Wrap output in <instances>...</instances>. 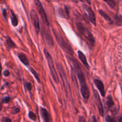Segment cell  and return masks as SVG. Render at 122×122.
I'll use <instances>...</instances> for the list:
<instances>
[{
    "instance_id": "18",
    "label": "cell",
    "mask_w": 122,
    "mask_h": 122,
    "mask_svg": "<svg viewBox=\"0 0 122 122\" xmlns=\"http://www.w3.org/2000/svg\"><path fill=\"white\" fill-rule=\"evenodd\" d=\"M106 104H107L108 108H110V107H112L114 105V101H113V98H112L111 96L108 97V98H107V101Z\"/></svg>"
},
{
    "instance_id": "7",
    "label": "cell",
    "mask_w": 122,
    "mask_h": 122,
    "mask_svg": "<svg viewBox=\"0 0 122 122\" xmlns=\"http://www.w3.org/2000/svg\"><path fill=\"white\" fill-rule=\"evenodd\" d=\"M57 69H58V71H59L61 78L62 79V82H63V85H64V88H65L66 92L67 93H68V91H70L69 90V89H70V87H69V83H68L67 79V76L66 75V73L65 71H64V69H63L61 64H59V63H58V64H57Z\"/></svg>"
},
{
    "instance_id": "19",
    "label": "cell",
    "mask_w": 122,
    "mask_h": 122,
    "mask_svg": "<svg viewBox=\"0 0 122 122\" xmlns=\"http://www.w3.org/2000/svg\"><path fill=\"white\" fill-rule=\"evenodd\" d=\"M106 3L108 4V5L112 8H114L116 5V3L114 0H104Z\"/></svg>"
},
{
    "instance_id": "13",
    "label": "cell",
    "mask_w": 122,
    "mask_h": 122,
    "mask_svg": "<svg viewBox=\"0 0 122 122\" xmlns=\"http://www.w3.org/2000/svg\"><path fill=\"white\" fill-rule=\"evenodd\" d=\"M41 114L42 117L45 122H50V116L48 112L45 108L41 107Z\"/></svg>"
},
{
    "instance_id": "4",
    "label": "cell",
    "mask_w": 122,
    "mask_h": 122,
    "mask_svg": "<svg viewBox=\"0 0 122 122\" xmlns=\"http://www.w3.org/2000/svg\"><path fill=\"white\" fill-rule=\"evenodd\" d=\"M44 54H45L46 60H47L48 64L49 69L50 70V73H51V76H52V79H54V81L56 83H58V82H59V78H58V75H57V73L56 71V69H55L54 64V61L52 60V57H51V55L50 54L48 51L46 49H44Z\"/></svg>"
},
{
    "instance_id": "36",
    "label": "cell",
    "mask_w": 122,
    "mask_h": 122,
    "mask_svg": "<svg viewBox=\"0 0 122 122\" xmlns=\"http://www.w3.org/2000/svg\"><path fill=\"white\" fill-rule=\"evenodd\" d=\"M2 109V104H0V110Z\"/></svg>"
},
{
    "instance_id": "24",
    "label": "cell",
    "mask_w": 122,
    "mask_h": 122,
    "mask_svg": "<svg viewBox=\"0 0 122 122\" xmlns=\"http://www.w3.org/2000/svg\"><path fill=\"white\" fill-rule=\"evenodd\" d=\"M10 101V98L9 97H6L2 99V102L4 103H8Z\"/></svg>"
},
{
    "instance_id": "17",
    "label": "cell",
    "mask_w": 122,
    "mask_h": 122,
    "mask_svg": "<svg viewBox=\"0 0 122 122\" xmlns=\"http://www.w3.org/2000/svg\"><path fill=\"white\" fill-rule=\"evenodd\" d=\"M7 44L10 48H13L16 47L15 44L13 42V41L11 39L10 37H7Z\"/></svg>"
},
{
    "instance_id": "2",
    "label": "cell",
    "mask_w": 122,
    "mask_h": 122,
    "mask_svg": "<svg viewBox=\"0 0 122 122\" xmlns=\"http://www.w3.org/2000/svg\"><path fill=\"white\" fill-rule=\"evenodd\" d=\"M52 31H53V33L54 34V36L56 37V39L57 40V42L59 44L60 46L61 47V48L69 56H73V50L71 45L63 38V37L55 29H52Z\"/></svg>"
},
{
    "instance_id": "8",
    "label": "cell",
    "mask_w": 122,
    "mask_h": 122,
    "mask_svg": "<svg viewBox=\"0 0 122 122\" xmlns=\"http://www.w3.org/2000/svg\"><path fill=\"white\" fill-rule=\"evenodd\" d=\"M30 17L32 23H33V26H34L36 32L37 34H38L39 33V32H40L41 27L40 24H39V17H38V15L35 10H31Z\"/></svg>"
},
{
    "instance_id": "31",
    "label": "cell",
    "mask_w": 122,
    "mask_h": 122,
    "mask_svg": "<svg viewBox=\"0 0 122 122\" xmlns=\"http://www.w3.org/2000/svg\"><path fill=\"white\" fill-rule=\"evenodd\" d=\"M92 122H97V120L96 118H95V117L94 116H92Z\"/></svg>"
},
{
    "instance_id": "27",
    "label": "cell",
    "mask_w": 122,
    "mask_h": 122,
    "mask_svg": "<svg viewBox=\"0 0 122 122\" xmlns=\"http://www.w3.org/2000/svg\"><path fill=\"white\" fill-rule=\"evenodd\" d=\"M79 122H86L84 117L80 116L79 119Z\"/></svg>"
},
{
    "instance_id": "21",
    "label": "cell",
    "mask_w": 122,
    "mask_h": 122,
    "mask_svg": "<svg viewBox=\"0 0 122 122\" xmlns=\"http://www.w3.org/2000/svg\"><path fill=\"white\" fill-rule=\"evenodd\" d=\"M29 117L30 119L34 120V121H35L36 119V116L35 114L32 112H30L29 113Z\"/></svg>"
},
{
    "instance_id": "35",
    "label": "cell",
    "mask_w": 122,
    "mask_h": 122,
    "mask_svg": "<svg viewBox=\"0 0 122 122\" xmlns=\"http://www.w3.org/2000/svg\"><path fill=\"white\" fill-rule=\"evenodd\" d=\"M45 1H47L48 2H51V1H52V0H45Z\"/></svg>"
},
{
    "instance_id": "25",
    "label": "cell",
    "mask_w": 122,
    "mask_h": 122,
    "mask_svg": "<svg viewBox=\"0 0 122 122\" xmlns=\"http://www.w3.org/2000/svg\"><path fill=\"white\" fill-rule=\"evenodd\" d=\"M106 120L107 122H112L113 120H114V119L111 116H107L106 118Z\"/></svg>"
},
{
    "instance_id": "5",
    "label": "cell",
    "mask_w": 122,
    "mask_h": 122,
    "mask_svg": "<svg viewBox=\"0 0 122 122\" xmlns=\"http://www.w3.org/2000/svg\"><path fill=\"white\" fill-rule=\"evenodd\" d=\"M41 34L48 46L51 48H53L54 47V41L53 38L50 33V30L43 26L41 30Z\"/></svg>"
},
{
    "instance_id": "3",
    "label": "cell",
    "mask_w": 122,
    "mask_h": 122,
    "mask_svg": "<svg viewBox=\"0 0 122 122\" xmlns=\"http://www.w3.org/2000/svg\"><path fill=\"white\" fill-rule=\"evenodd\" d=\"M76 27H77V30L81 33L82 36L84 37L85 39H86L87 41L91 45L93 46L94 45L95 40H94V36L91 33L90 31L81 22H76Z\"/></svg>"
},
{
    "instance_id": "33",
    "label": "cell",
    "mask_w": 122,
    "mask_h": 122,
    "mask_svg": "<svg viewBox=\"0 0 122 122\" xmlns=\"http://www.w3.org/2000/svg\"><path fill=\"white\" fill-rule=\"evenodd\" d=\"M122 117H120V119H119V122H122Z\"/></svg>"
},
{
    "instance_id": "12",
    "label": "cell",
    "mask_w": 122,
    "mask_h": 122,
    "mask_svg": "<svg viewBox=\"0 0 122 122\" xmlns=\"http://www.w3.org/2000/svg\"><path fill=\"white\" fill-rule=\"evenodd\" d=\"M77 53H78L79 58V59L81 60V61L82 62V63H83V64L84 65V66H85V67L88 70H89V64L88 63L86 58V57H85V56L84 54H83L81 51H79V50L78 51Z\"/></svg>"
},
{
    "instance_id": "29",
    "label": "cell",
    "mask_w": 122,
    "mask_h": 122,
    "mask_svg": "<svg viewBox=\"0 0 122 122\" xmlns=\"http://www.w3.org/2000/svg\"><path fill=\"white\" fill-rule=\"evenodd\" d=\"M81 1H82V2H86L88 4H91V0H81Z\"/></svg>"
},
{
    "instance_id": "1",
    "label": "cell",
    "mask_w": 122,
    "mask_h": 122,
    "mask_svg": "<svg viewBox=\"0 0 122 122\" xmlns=\"http://www.w3.org/2000/svg\"><path fill=\"white\" fill-rule=\"evenodd\" d=\"M69 58L72 64L73 67L74 71L76 73L77 77L79 80L80 85H81V92L82 94V97L85 100H88L89 96H90V92H89V88H88L86 82L85 77L82 71V69L76 59L71 57H69Z\"/></svg>"
},
{
    "instance_id": "11",
    "label": "cell",
    "mask_w": 122,
    "mask_h": 122,
    "mask_svg": "<svg viewBox=\"0 0 122 122\" xmlns=\"http://www.w3.org/2000/svg\"><path fill=\"white\" fill-rule=\"evenodd\" d=\"M94 83H95L97 88L98 89L99 91H100V94H101V95H102V97H104L105 94H106V92H105L104 86L103 83H102L100 80L95 79L94 80Z\"/></svg>"
},
{
    "instance_id": "34",
    "label": "cell",
    "mask_w": 122,
    "mask_h": 122,
    "mask_svg": "<svg viewBox=\"0 0 122 122\" xmlns=\"http://www.w3.org/2000/svg\"><path fill=\"white\" fill-rule=\"evenodd\" d=\"M1 69H2V67H1V65L0 64V75H1Z\"/></svg>"
},
{
    "instance_id": "26",
    "label": "cell",
    "mask_w": 122,
    "mask_h": 122,
    "mask_svg": "<svg viewBox=\"0 0 122 122\" xmlns=\"http://www.w3.org/2000/svg\"><path fill=\"white\" fill-rule=\"evenodd\" d=\"M20 112V109H19V108H14V109H13V110H12L11 112V113H13V114H17L18 113H19Z\"/></svg>"
},
{
    "instance_id": "30",
    "label": "cell",
    "mask_w": 122,
    "mask_h": 122,
    "mask_svg": "<svg viewBox=\"0 0 122 122\" xmlns=\"http://www.w3.org/2000/svg\"><path fill=\"white\" fill-rule=\"evenodd\" d=\"M5 122H11V120L10 119H9V118H5Z\"/></svg>"
},
{
    "instance_id": "16",
    "label": "cell",
    "mask_w": 122,
    "mask_h": 122,
    "mask_svg": "<svg viewBox=\"0 0 122 122\" xmlns=\"http://www.w3.org/2000/svg\"><path fill=\"white\" fill-rule=\"evenodd\" d=\"M99 13H100V14H101L104 18L105 20H106L107 21L110 23H113V21H112V19H111V18L110 17L108 16V15H107V14H106L104 11L101 10H99Z\"/></svg>"
},
{
    "instance_id": "23",
    "label": "cell",
    "mask_w": 122,
    "mask_h": 122,
    "mask_svg": "<svg viewBox=\"0 0 122 122\" xmlns=\"http://www.w3.org/2000/svg\"><path fill=\"white\" fill-rule=\"evenodd\" d=\"M58 11H58V14H59V15H60L61 17H65L66 13H64V11H63L61 8H60V9L58 10Z\"/></svg>"
},
{
    "instance_id": "22",
    "label": "cell",
    "mask_w": 122,
    "mask_h": 122,
    "mask_svg": "<svg viewBox=\"0 0 122 122\" xmlns=\"http://www.w3.org/2000/svg\"><path fill=\"white\" fill-rule=\"evenodd\" d=\"M25 85H26V88H27V90H28L29 91H30L32 88V84H31L30 83H29V82H25Z\"/></svg>"
},
{
    "instance_id": "15",
    "label": "cell",
    "mask_w": 122,
    "mask_h": 122,
    "mask_svg": "<svg viewBox=\"0 0 122 122\" xmlns=\"http://www.w3.org/2000/svg\"><path fill=\"white\" fill-rule=\"evenodd\" d=\"M11 23L13 25V26H16L18 25V20L17 19L16 16L14 14V13H13L12 11H11Z\"/></svg>"
},
{
    "instance_id": "32",
    "label": "cell",
    "mask_w": 122,
    "mask_h": 122,
    "mask_svg": "<svg viewBox=\"0 0 122 122\" xmlns=\"http://www.w3.org/2000/svg\"><path fill=\"white\" fill-rule=\"evenodd\" d=\"M3 15L5 18H6V10H3Z\"/></svg>"
},
{
    "instance_id": "10",
    "label": "cell",
    "mask_w": 122,
    "mask_h": 122,
    "mask_svg": "<svg viewBox=\"0 0 122 122\" xmlns=\"http://www.w3.org/2000/svg\"><path fill=\"white\" fill-rule=\"evenodd\" d=\"M83 7H84L86 11H87V13H88V16H89L90 21H91L94 25H96V17H95V14H94L92 9L90 7H89V6L85 4L83 5Z\"/></svg>"
},
{
    "instance_id": "9",
    "label": "cell",
    "mask_w": 122,
    "mask_h": 122,
    "mask_svg": "<svg viewBox=\"0 0 122 122\" xmlns=\"http://www.w3.org/2000/svg\"><path fill=\"white\" fill-rule=\"evenodd\" d=\"M93 92H94V98H95V101L96 102L98 110L99 111V113H100V115L101 116H104V109L103 107H102V104L101 103V99H100V96L98 95V93L97 91V90H95V89H93Z\"/></svg>"
},
{
    "instance_id": "20",
    "label": "cell",
    "mask_w": 122,
    "mask_h": 122,
    "mask_svg": "<svg viewBox=\"0 0 122 122\" xmlns=\"http://www.w3.org/2000/svg\"><path fill=\"white\" fill-rule=\"evenodd\" d=\"M29 70H30L31 72H32V73H33V75H34L35 77V78L37 79V81H38V82H39V81H40V80H39V76H38V73H36V71L34 69H33V68H31V67H29Z\"/></svg>"
},
{
    "instance_id": "37",
    "label": "cell",
    "mask_w": 122,
    "mask_h": 122,
    "mask_svg": "<svg viewBox=\"0 0 122 122\" xmlns=\"http://www.w3.org/2000/svg\"><path fill=\"white\" fill-rule=\"evenodd\" d=\"M116 122V121H115V120H113V122Z\"/></svg>"
},
{
    "instance_id": "28",
    "label": "cell",
    "mask_w": 122,
    "mask_h": 122,
    "mask_svg": "<svg viewBox=\"0 0 122 122\" xmlns=\"http://www.w3.org/2000/svg\"><path fill=\"white\" fill-rule=\"evenodd\" d=\"M10 75V72L8 70H5L4 72V75L5 77H7V76H9Z\"/></svg>"
},
{
    "instance_id": "14",
    "label": "cell",
    "mask_w": 122,
    "mask_h": 122,
    "mask_svg": "<svg viewBox=\"0 0 122 122\" xmlns=\"http://www.w3.org/2000/svg\"><path fill=\"white\" fill-rule=\"evenodd\" d=\"M18 57H19V58L20 59V60L25 65L28 66L29 65V60L27 59V57L25 54H24L23 53H20L18 54Z\"/></svg>"
},
{
    "instance_id": "6",
    "label": "cell",
    "mask_w": 122,
    "mask_h": 122,
    "mask_svg": "<svg viewBox=\"0 0 122 122\" xmlns=\"http://www.w3.org/2000/svg\"><path fill=\"white\" fill-rule=\"evenodd\" d=\"M34 2L36 7L37 11H38V13L40 15L41 18L42 20L44 22V23L45 25H46V26H49L50 24H49V21L48 20L46 13H45V10H44L42 4L41 3L40 1L39 0H34Z\"/></svg>"
}]
</instances>
